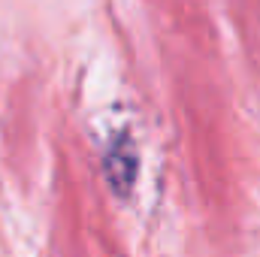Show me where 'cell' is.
Returning <instances> with one entry per match:
<instances>
[{"instance_id":"cell-1","label":"cell","mask_w":260,"mask_h":257,"mask_svg":"<svg viewBox=\"0 0 260 257\" xmlns=\"http://www.w3.org/2000/svg\"><path fill=\"white\" fill-rule=\"evenodd\" d=\"M103 167H106V179H109L112 191L127 197L130 188H133V179H136V148H133L127 133H118L115 136V142L106 151Z\"/></svg>"}]
</instances>
